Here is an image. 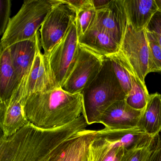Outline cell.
<instances>
[{
	"label": "cell",
	"instance_id": "9",
	"mask_svg": "<svg viewBox=\"0 0 161 161\" xmlns=\"http://www.w3.org/2000/svg\"><path fill=\"white\" fill-rule=\"evenodd\" d=\"M120 52L143 83L148 74V46L146 30L134 31L128 24L120 45Z\"/></svg>",
	"mask_w": 161,
	"mask_h": 161
},
{
	"label": "cell",
	"instance_id": "1",
	"mask_svg": "<svg viewBox=\"0 0 161 161\" xmlns=\"http://www.w3.org/2000/svg\"><path fill=\"white\" fill-rule=\"evenodd\" d=\"M87 125L83 115L69 124L53 129H41L30 122L9 137L1 135L0 161H47Z\"/></svg>",
	"mask_w": 161,
	"mask_h": 161
},
{
	"label": "cell",
	"instance_id": "25",
	"mask_svg": "<svg viewBox=\"0 0 161 161\" xmlns=\"http://www.w3.org/2000/svg\"><path fill=\"white\" fill-rule=\"evenodd\" d=\"M11 7L10 0H0V35L2 36L11 19Z\"/></svg>",
	"mask_w": 161,
	"mask_h": 161
},
{
	"label": "cell",
	"instance_id": "12",
	"mask_svg": "<svg viewBox=\"0 0 161 161\" xmlns=\"http://www.w3.org/2000/svg\"><path fill=\"white\" fill-rule=\"evenodd\" d=\"M143 111L132 108L125 100L118 101L105 111L99 123L110 130H127L137 128Z\"/></svg>",
	"mask_w": 161,
	"mask_h": 161
},
{
	"label": "cell",
	"instance_id": "6",
	"mask_svg": "<svg viewBox=\"0 0 161 161\" xmlns=\"http://www.w3.org/2000/svg\"><path fill=\"white\" fill-rule=\"evenodd\" d=\"M58 1L40 28V43L44 56L64 38L76 20L77 11L62 0Z\"/></svg>",
	"mask_w": 161,
	"mask_h": 161
},
{
	"label": "cell",
	"instance_id": "24",
	"mask_svg": "<svg viewBox=\"0 0 161 161\" xmlns=\"http://www.w3.org/2000/svg\"><path fill=\"white\" fill-rule=\"evenodd\" d=\"M96 14L97 11L93 7L91 0L86 6L77 11L75 23L79 38L84 34L91 27Z\"/></svg>",
	"mask_w": 161,
	"mask_h": 161
},
{
	"label": "cell",
	"instance_id": "15",
	"mask_svg": "<svg viewBox=\"0 0 161 161\" xmlns=\"http://www.w3.org/2000/svg\"><path fill=\"white\" fill-rule=\"evenodd\" d=\"M30 122L27 119L21 101L14 97L0 102V127L5 137L14 134Z\"/></svg>",
	"mask_w": 161,
	"mask_h": 161
},
{
	"label": "cell",
	"instance_id": "19",
	"mask_svg": "<svg viewBox=\"0 0 161 161\" xmlns=\"http://www.w3.org/2000/svg\"><path fill=\"white\" fill-rule=\"evenodd\" d=\"M0 102L10 99L18 88L9 47L0 52Z\"/></svg>",
	"mask_w": 161,
	"mask_h": 161
},
{
	"label": "cell",
	"instance_id": "28",
	"mask_svg": "<svg viewBox=\"0 0 161 161\" xmlns=\"http://www.w3.org/2000/svg\"><path fill=\"white\" fill-rule=\"evenodd\" d=\"M149 161H161V134L157 136V142Z\"/></svg>",
	"mask_w": 161,
	"mask_h": 161
},
{
	"label": "cell",
	"instance_id": "23",
	"mask_svg": "<svg viewBox=\"0 0 161 161\" xmlns=\"http://www.w3.org/2000/svg\"><path fill=\"white\" fill-rule=\"evenodd\" d=\"M148 46V73H161V47L154 34L146 31Z\"/></svg>",
	"mask_w": 161,
	"mask_h": 161
},
{
	"label": "cell",
	"instance_id": "10",
	"mask_svg": "<svg viewBox=\"0 0 161 161\" xmlns=\"http://www.w3.org/2000/svg\"><path fill=\"white\" fill-rule=\"evenodd\" d=\"M128 24L123 0H112L106 7L97 11L91 27L108 34L120 45Z\"/></svg>",
	"mask_w": 161,
	"mask_h": 161
},
{
	"label": "cell",
	"instance_id": "7",
	"mask_svg": "<svg viewBox=\"0 0 161 161\" xmlns=\"http://www.w3.org/2000/svg\"><path fill=\"white\" fill-rule=\"evenodd\" d=\"M104 58L80 44L77 61L61 88L71 94L82 93L101 70Z\"/></svg>",
	"mask_w": 161,
	"mask_h": 161
},
{
	"label": "cell",
	"instance_id": "3",
	"mask_svg": "<svg viewBox=\"0 0 161 161\" xmlns=\"http://www.w3.org/2000/svg\"><path fill=\"white\" fill-rule=\"evenodd\" d=\"M82 115L87 125L99 123L105 111L126 95L114 72L111 61L104 58L101 70L91 83L82 92Z\"/></svg>",
	"mask_w": 161,
	"mask_h": 161
},
{
	"label": "cell",
	"instance_id": "14",
	"mask_svg": "<svg viewBox=\"0 0 161 161\" xmlns=\"http://www.w3.org/2000/svg\"><path fill=\"white\" fill-rule=\"evenodd\" d=\"M99 130H83L67 140L61 149L47 161H83Z\"/></svg>",
	"mask_w": 161,
	"mask_h": 161
},
{
	"label": "cell",
	"instance_id": "11",
	"mask_svg": "<svg viewBox=\"0 0 161 161\" xmlns=\"http://www.w3.org/2000/svg\"><path fill=\"white\" fill-rule=\"evenodd\" d=\"M40 44V33L38 32L33 38L18 42L9 47L18 83V88L15 93L20 89L28 77Z\"/></svg>",
	"mask_w": 161,
	"mask_h": 161
},
{
	"label": "cell",
	"instance_id": "27",
	"mask_svg": "<svg viewBox=\"0 0 161 161\" xmlns=\"http://www.w3.org/2000/svg\"><path fill=\"white\" fill-rule=\"evenodd\" d=\"M126 148L120 147L110 151L101 161H120Z\"/></svg>",
	"mask_w": 161,
	"mask_h": 161
},
{
	"label": "cell",
	"instance_id": "26",
	"mask_svg": "<svg viewBox=\"0 0 161 161\" xmlns=\"http://www.w3.org/2000/svg\"><path fill=\"white\" fill-rule=\"evenodd\" d=\"M145 30L154 34L161 47V12L158 10L155 13Z\"/></svg>",
	"mask_w": 161,
	"mask_h": 161
},
{
	"label": "cell",
	"instance_id": "2",
	"mask_svg": "<svg viewBox=\"0 0 161 161\" xmlns=\"http://www.w3.org/2000/svg\"><path fill=\"white\" fill-rule=\"evenodd\" d=\"M23 106L28 120L44 129L69 124L79 118L83 111L82 93L70 94L61 87L31 94Z\"/></svg>",
	"mask_w": 161,
	"mask_h": 161
},
{
	"label": "cell",
	"instance_id": "21",
	"mask_svg": "<svg viewBox=\"0 0 161 161\" xmlns=\"http://www.w3.org/2000/svg\"><path fill=\"white\" fill-rule=\"evenodd\" d=\"M158 136L154 137L147 136L130 147L125 149L120 161H149Z\"/></svg>",
	"mask_w": 161,
	"mask_h": 161
},
{
	"label": "cell",
	"instance_id": "5",
	"mask_svg": "<svg viewBox=\"0 0 161 161\" xmlns=\"http://www.w3.org/2000/svg\"><path fill=\"white\" fill-rule=\"evenodd\" d=\"M79 47V36L74 23L64 38L47 56H44L47 72L53 88L62 87L66 80L77 61Z\"/></svg>",
	"mask_w": 161,
	"mask_h": 161
},
{
	"label": "cell",
	"instance_id": "29",
	"mask_svg": "<svg viewBox=\"0 0 161 161\" xmlns=\"http://www.w3.org/2000/svg\"><path fill=\"white\" fill-rule=\"evenodd\" d=\"M78 11L86 6L90 3V0H62Z\"/></svg>",
	"mask_w": 161,
	"mask_h": 161
},
{
	"label": "cell",
	"instance_id": "13",
	"mask_svg": "<svg viewBox=\"0 0 161 161\" xmlns=\"http://www.w3.org/2000/svg\"><path fill=\"white\" fill-rule=\"evenodd\" d=\"M41 49L40 44L28 77L20 89L13 95L19 98L22 104L31 94L54 88L48 75L44 54L41 52Z\"/></svg>",
	"mask_w": 161,
	"mask_h": 161
},
{
	"label": "cell",
	"instance_id": "18",
	"mask_svg": "<svg viewBox=\"0 0 161 161\" xmlns=\"http://www.w3.org/2000/svg\"><path fill=\"white\" fill-rule=\"evenodd\" d=\"M137 127L151 137L160 134L161 131V94L155 93L149 95Z\"/></svg>",
	"mask_w": 161,
	"mask_h": 161
},
{
	"label": "cell",
	"instance_id": "30",
	"mask_svg": "<svg viewBox=\"0 0 161 161\" xmlns=\"http://www.w3.org/2000/svg\"><path fill=\"white\" fill-rule=\"evenodd\" d=\"M91 1L93 7L97 11L106 7L112 0H91Z\"/></svg>",
	"mask_w": 161,
	"mask_h": 161
},
{
	"label": "cell",
	"instance_id": "17",
	"mask_svg": "<svg viewBox=\"0 0 161 161\" xmlns=\"http://www.w3.org/2000/svg\"><path fill=\"white\" fill-rule=\"evenodd\" d=\"M80 45L106 57L119 52L120 45L108 34L95 28H89L79 38Z\"/></svg>",
	"mask_w": 161,
	"mask_h": 161
},
{
	"label": "cell",
	"instance_id": "31",
	"mask_svg": "<svg viewBox=\"0 0 161 161\" xmlns=\"http://www.w3.org/2000/svg\"><path fill=\"white\" fill-rule=\"evenodd\" d=\"M83 161H91V157H90V153H89V150H88V152L85 158L84 159Z\"/></svg>",
	"mask_w": 161,
	"mask_h": 161
},
{
	"label": "cell",
	"instance_id": "20",
	"mask_svg": "<svg viewBox=\"0 0 161 161\" xmlns=\"http://www.w3.org/2000/svg\"><path fill=\"white\" fill-rule=\"evenodd\" d=\"M129 70L131 81L132 88L126 96L125 101L129 106L134 109L144 110L147 103L150 95L146 84L141 81L129 64Z\"/></svg>",
	"mask_w": 161,
	"mask_h": 161
},
{
	"label": "cell",
	"instance_id": "32",
	"mask_svg": "<svg viewBox=\"0 0 161 161\" xmlns=\"http://www.w3.org/2000/svg\"><path fill=\"white\" fill-rule=\"evenodd\" d=\"M155 2L158 7V10L161 12V0H155Z\"/></svg>",
	"mask_w": 161,
	"mask_h": 161
},
{
	"label": "cell",
	"instance_id": "8",
	"mask_svg": "<svg viewBox=\"0 0 161 161\" xmlns=\"http://www.w3.org/2000/svg\"><path fill=\"white\" fill-rule=\"evenodd\" d=\"M148 136L138 127L127 130H99L89 146L91 161H101L113 150L120 147L129 148Z\"/></svg>",
	"mask_w": 161,
	"mask_h": 161
},
{
	"label": "cell",
	"instance_id": "16",
	"mask_svg": "<svg viewBox=\"0 0 161 161\" xmlns=\"http://www.w3.org/2000/svg\"><path fill=\"white\" fill-rule=\"evenodd\" d=\"M128 22L136 32L145 30L158 11L155 0H123Z\"/></svg>",
	"mask_w": 161,
	"mask_h": 161
},
{
	"label": "cell",
	"instance_id": "22",
	"mask_svg": "<svg viewBox=\"0 0 161 161\" xmlns=\"http://www.w3.org/2000/svg\"><path fill=\"white\" fill-rule=\"evenodd\" d=\"M106 57L111 61L114 72L127 96L132 88L128 61L120 51Z\"/></svg>",
	"mask_w": 161,
	"mask_h": 161
},
{
	"label": "cell",
	"instance_id": "4",
	"mask_svg": "<svg viewBox=\"0 0 161 161\" xmlns=\"http://www.w3.org/2000/svg\"><path fill=\"white\" fill-rule=\"evenodd\" d=\"M58 0H26L17 14L10 19L0 43V52L18 42L35 36Z\"/></svg>",
	"mask_w": 161,
	"mask_h": 161
}]
</instances>
